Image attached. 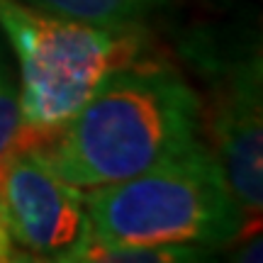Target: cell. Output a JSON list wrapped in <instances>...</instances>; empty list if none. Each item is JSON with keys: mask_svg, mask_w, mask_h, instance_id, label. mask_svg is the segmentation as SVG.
Listing matches in <instances>:
<instances>
[{"mask_svg": "<svg viewBox=\"0 0 263 263\" xmlns=\"http://www.w3.org/2000/svg\"><path fill=\"white\" fill-rule=\"evenodd\" d=\"M200 100L173 66L144 59L107 76L83 107L39 144L76 188L117 183L200 141Z\"/></svg>", "mask_w": 263, "mask_h": 263, "instance_id": "1", "label": "cell"}, {"mask_svg": "<svg viewBox=\"0 0 263 263\" xmlns=\"http://www.w3.org/2000/svg\"><path fill=\"white\" fill-rule=\"evenodd\" d=\"M98 241L115 246H229L249 222L215 151L202 139L132 178L85 193Z\"/></svg>", "mask_w": 263, "mask_h": 263, "instance_id": "2", "label": "cell"}, {"mask_svg": "<svg viewBox=\"0 0 263 263\" xmlns=\"http://www.w3.org/2000/svg\"><path fill=\"white\" fill-rule=\"evenodd\" d=\"M0 29L20 66L22 134L44 141L64 127L107 76L144 61L146 27H98L0 0Z\"/></svg>", "mask_w": 263, "mask_h": 263, "instance_id": "3", "label": "cell"}, {"mask_svg": "<svg viewBox=\"0 0 263 263\" xmlns=\"http://www.w3.org/2000/svg\"><path fill=\"white\" fill-rule=\"evenodd\" d=\"M207 88L202 124L246 222L263 207V61L258 39L234 29H193L178 42Z\"/></svg>", "mask_w": 263, "mask_h": 263, "instance_id": "4", "label": "cell"}, {"mask_svg": "<svg viewBox=\"0 0 263 263\" xmlns=\"http://www.w3.org/2000/svg\"><path fill=\"white\" fill-rule=\"evenodd\" d=\"M0 212L10 239L42 261H76L93 234L85 193L61 178L42 144L25 134L0 161Z\"/></svg>", "mask_w": 263, "mask_h": 263, "instance_id": "5", "label": "cell"}, {"mask_svg": "<svg viewBox=\"0 0 263 263\" xmlns=\"http://www.w3.org/2000/svg\"><path fill=\"white\" fill-rule=\"evenodd\" d=\"M29 8L98 27H146L168 0H22Z\"/></svg>", "mask_w": 263, "mask_h": 263, "instance_id": "6", "label": "cell"}, {"mask_svg": "<svg viewBox=\"0 0 263 263\" xmlns=\"http://www.w3.org/2000/svg\"><path fill=\"white\" fill-rule=\"evenodd\" d=\"M207 249L193 244H161V246H115L98 241L93 234L76 254V261H100V263H173L197 261Z\"/></svg>", "mask_w": 263, "mask_h": 263, "instance_id": "7", "label": "cell"}, {"mask_svg": "<svg viewBox=\"0 0 263 263\" xmlns=\"http://www.w3.org/2000/svg\"><path fill=\"white\" fill-rule=\"evenodd\" d=\"M22 110H20V88L12 78L8 59L0 51V161L17 146L22 139Z\"/></svg>", "mask_w": 263, "mask_h": 263, "instance_id": "8", "label": "cell"}, {"mask_svg": "<svg viewBox=\"0 0 263 263\" xmlns=\"http://www.w3.org/2000/svg\"><path fill=\"white\" fill-rule=\"evenodd\" d=\"M17 254V249H15V241L10 239V232H8V227H5V219H3V212H0V263H5V261H17L20 256Z\"/></svg>", "mask_w": 263, "mask_h": 263, "instance_id": "9", "label": "cell"}, {"mask_svg": "<svg viewBox=\"0 0 263 263\" xmlns=\"http://www.w3.org/2000/svg\"><path fill=\"white\" fill-rule=\"evenodd\" d=\"M239 261H261V234L256 232V239L244 249V254L236 256Z\"/></svg>", "mask_w": 263, "mask_h": 263, "instance_id": "10", "label": "cell"}, {"mask_svg": "<svg viewBox=\"0 0 263 263\" xmlns=\"http://www.w3.org/2000/svg\"><path fill=\"white\" fill-rule=\"evenodd\" d=\"M200 3H205V5H210V8H227V5H232V0H200Z\"/></svg>", "mask_w": 263, "mask_h": 263, "instance_id": "11", "label": "cell"}]
</instances>
